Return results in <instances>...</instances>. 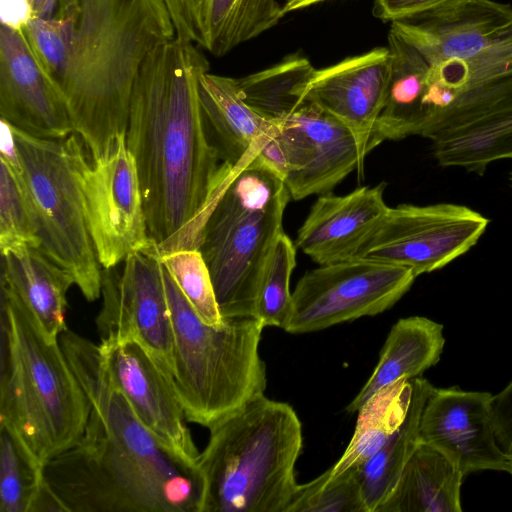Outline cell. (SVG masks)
Listing matches in <instances>:
<instances>
[{
  "label": "cell",
  "instance_id": "cell-1",
  "mask_svg": "<svg viewBox=\"0 0 512 512\" xmlns=\"http://www.w3.org/2000/svg\"><path fill=\"white\" fill-rule=\"evenodd\" d=\"M202 49L177 36L143 63L131 95L126 144L136 161L148 235L160 257L199 249L213 203L232 171L211 142L199 80Z\"/></svg>",
  "mask_w": 512,
  "mask_h": 512
},
{
  "label": "cell",
  "instance_id": "cell-2",
  "mask_svg": "<svg viewBox=\"0 0 512 512\" xmlns=\"http://www.w3.org/2000/svg\"><path fill=\"white\" fill-rule=\"evenodd\" d=\"M77 378L90 403L85 431L43 467L65 512H201L198 467L149 432L101 365Z\"/></svg>",
  "mask_w": 512,
  "mask_h": 512
},
{
  "label": "cell",
  "instance_id": "cell-3",
  "mask_svg": "<svg viewBox=\"0 0 512 512\" xmlns=\"http://www.w3.org/2000/svg\"><path fill=\"white\" fill-rule=\"evenodd\" d=\"M56 16L67 35L59 88L75 133L96 160L126 134L137 75L175 29L163 0H63Z\"/></svg>",
  "mask_w": 512,
  "mask_h": 512
},
{
  "label": "cell",
  "instance_id": "cell-4",
  "mask_svg": "<svg viewBox=\"0 0 512 512\" xmlns=\"http://www.w3.org/2000/svg\"><path fill=\"white\" fill-rule=\"evenodd\" d=\"M90 403L61 348L1 281L0 423L44 465L76 444Z\"/></svg>",
  "mask_w": 512,
  "mask_h": 512
},
{
  "label": "cell",
  "instance_id": "cell-5",
  "mask_svg": "<svg viewBox=\"0 0 512 512\" xmlns=\"http://www.w3.org/2000/svg\"><path fill=\"white\" fill-rule=\"evenodd\" d=\"M197 467L201 512H286L299 484L302 427L287 403L259 395L209 428Z\"/></svg>",
  "mask_w": 512,
  "mask_h": 512
},
{
  "label": "cell",
  "instance_id": "cell-6",
  "mask_svg": "<svg viewBox=\"0 0 512 512\" xmlns=\"http://www.w3.org/2000/svg\"><path fill=\"white\" fill-rule=\"evenodd\" d=\"M258 140L233 168L213 203L199 250L223 319L255 317L260 275L283 230L290 194L260 156Z\"/></svg>",
  "mask_w": 512,
  "mask_h": 512
},
{
  "label": "cell",
  "instance_id": "cell-7",
  "mask_svg": "<svg viewBox=\"0 0 512 512\" xmlns=\"http://www.w3.org/2000/svg\"><path fill=\"white\" fill-rule=\"evenodd\" d=\"M163 280L173 329V386L186 420L211 428L264 394L266 368L259 355L264 326L255 317L208 325L164 266Z\"/></svg>",
  "mask_w": 512,
  "mask_h": 512
},
{
  "label": "cell",
  "instance_id": "cell-8",
  "mask_svg": "<svg viewBox=\"0 0 512 512\" xmlns=\"http://www.w3.org/2000/svg\"><path fill=\"white\" fill-rule=\"evenodd\" d=\"M10 128L39 250L70 274L86 300L94 301L101 296L102 270L79 184L84 142L77 133L53 140Z\"/></svg>",
  "mask_w": 512,
  "mask_h": 512
},
{
  "label": "cell",
  "instance_id": "cell-9",
  "mask_svg": "<svg viewBox=\"0 0 512 512\" xmlns=\"http://www.w3.org/2000/svg\"><path fill=\"white\" fill-rule=\"evenodd\" d=\"M415 278L408 268L360 257L320 265L296 284L284 330L309 333L382 313L400 300Z\"/></svg>",
  "mask_w": 512,
  "mask_h": 512
},
{
  "label": "cell",
  "instance_id": "cell-10",
  "mask_svg": "<svg viewBox=\"0 0 512 512\" xmlns=\"http://www.w3.org/2000/svg\"><path fill=\"white\" fill-rule=\"evenodd\" d=\"M488 224V218L464 205L400 204L389 207L354 257L405 267L417 277L468 252Z\"/></svg>",
  "mask_w": 512,
  "mask_h": 512
},
{
  "label": "cell",
  "instance_id": "cell-11",
  "mask_svg": "<svg viewBox=\"0 0 512 512\" xmlns=\"http://www.w3.org/2000/svg\"><path fill=\"white\" fill-rule=\"evenodd\" d=\"M84 212L103 269L153 242L148 235L136 161L120 135L98 159L85 155L79 167Z\"/></svg>",
  "mask_w": 512,
  "mask_h": 512
},
{
  "label": "cell",
  "instance_id": "cell-12",
  "mask_svg": "<svg viewBox=\"0 0 512 512\" xmlns=\"http://www.w3.org/2000/svg\"><path fill=\"white\" fill-rule=\"evenodd\" d=\"M101 296L100 340H136L171 373L173 329L156 244L129 254L121 272L102 269Z\"/></svg>",
  "mask_w": 512,
  "mask_h": 512
},
{
  "label": "cell",
  "instance_id": "cell-13",
  "mask_svg": "<svg viewBox=\"0 0 512 512\" xmlns=\"http://www.w3.org/2000/svg\"><path fill=\"white\" fill-rule=\"evenodd\" d=\"M421 136L441 167L481 176L491 163L512 159V75L459 96Z\"/></svg>",
  "mask_w": 512,
  "mask_h": 512
},
{
  "label": "cell",
  "instance_id": "cell-14",
  "mask_svg": "<svg viewBox=\"0 0 512 512\" xmlns=\"http://www.w3.org/2000/svg\"><path fill=\"white\" fill-rule=\"evenodd\" d=\"M103 365L140 422L173 455L197 467L199 451L186 425L172 376L136 340H100Z\"/></svg>",
  "mask_w": 512,
  "mask_h": 512
},
{
  "label": "cell",
  "instance_id": "cell-15",
  "mask_svg": "<svg viewBox=\"0 0 512 512\" xmlns=\"http://www.w3.org/2000/svg\"><path fill=\"white\" fill-rule=\"evenodd\" d=\"M276 125L290 198L329 193L352 171H362L366 156L352 130L310 100Z\"/></svg>",
  "mask_w": 512,
  "mask_h": 512
},
{
  "label": "cell",
  "instance_id": "cell-16",
  "mask_svg": "<svg viewBox=\"0 0 512 512\" xmlns=\"http://www.w3.org/2000/svg\"><path fill=\"white\" fill-rule=\"evenodd\" d=\"M488 392L434 388L423 407L419 438L444 454L464 475L480 470L509 472L510 456L498 445Z\"/></svg>",
  "mask_w": 512,
  "mask_h": 512
},
{
  "label": "cell",
  "instance_id": "cell-17",
  "mask_svg": "<svg viewBox=\"0 0 512 512\" xmlns=\"http://www.w3.org/2000/svg\"><path fill=\"white\" fill-rule=\"evenodd\" d=\"M0 116L13 127L44 139L75 133L64 96L24 31L0 25Z\"/></svg>",
  "mask_w": 512,
  "mask_h": 512
},
{
  "label": "cell",
  "instance_id": "cell-18",
  "mask_svg": "<svg viewBox=\"0 0 512 512\" xmlns=\"http://www.w3.org/2000/svg\"><path fill=\"white\" fill-rule=\"evenodd\" d=\"M391 64L389 48L376 47L315 69L307 85L306 98L349 127L365 156L385 105Z\"/></svg>",
  "mask_w": 512,
  "mask_h": 512
},
{
  "label": "cell",
  "instance_id": "cell-19",
  "mask_svg": "<svg viewBox=\"0 0 512 512\" xmlns=\"http://www.w3.org/2000/svg\"><path fill=\"white\" fill-rule=\"evenodd\" d=\"M385 183L346 195L322 194L297 232L295 245L319 265L354 257L389 210Z\"/></svg>",
  "mask_w": 512,
  "mask_h": 512
},
{
  "label": "cell",
  "instance_id": "cell-20",
  "mask_svg": "<svg viewBox=\"0 0 512 512\" xmlns=\"http://www.w3.org/2000/svg\"><path fill=\"white\" fill-rule=\"evenodd\" d=\"M176 36L221 57L284 17L277 0H163Z\"/></svg>",
  "mask_w": 512,
  "mask_h": 512
},
{
  "label": "cell",
  "instance_id": "cell-21",
  "mask_svg": "<svg viewBox=\"0 0 512 512\" xmlns=\"http://www.w3.org/2000/svg\"><path fill=\"white\" fill-rule=\"evenodd\" d=\"M199 99L209 138L221 161L234 168L254 144L277 130V125L254 111L243 99L237 79L204 73Z\"/></svg>",
  "mask_w": 512,
  "mask_h": 512
},
{
  "label": "cell",
  "instance_id": "cell-22",
  "mask_svg": "<svg viewBox=\"0 0 512 512\" xmlns=\"http://www.w3.org/2000/svg\"><path fill=\"white\" fill-rule=\"evenodd\" d=\"M1 256V281L31 311L46 336L58 340L68 329L66 295L75 285L73 278L38 248L19 247Z\"/></svg>",
  "mask_w": 512,
  "mask_h": 512
},
{
  "label": "cell",
  "instance_id": "cell-23",
  "mask_svg": "<svg viewBox=\"0 0 512 512\" xmlns=\"http://www.w3.org/2000/svg\"><path fill=\"white\" fill-rule=\"evenodd\" d=\"M391 77L385 105L373 127L368 150L385 140L422 135L429 123L424 106L427 64L419 52L391 29Z\"/></svg>",
  "mask_w": 512,
  "mask_h": 512
},
{
  "label": "cell",
  "instance_id": "cell-24",
  "mask_svg": "<svg viewBox=\"0 0 512 512\" xmlns=\"http://www.w3.org/2000/svg\"><path fill=\"white\" fill-rule=\"evenodd\" d=\"M444 343L442 324L421 316L399 319L387 336L374 371L346 410L358 412L382 387L420 377L438 363Z\"/></svg>",
  "mask_w": 512,
  "mask_h": 512
},
{
  "label": "cell",
  "instance_id": "cell-25",
  "mask_svg": "<svg viewBox=\"0 0 512 512\" xmlns=\"http://www.w3.org/2000/svg\"><path fill=\"white\" fill-rule=\"evenodd\" d=\"M463 478L444 454L420 441L376 512H461Z\"/></svg>",
  "mask_w": 512,
  "mask_h": 512
},
{
  "label": "cell",
  "instance_id": "cell-26",
  "mask_svg": "<svg viewBox=\"0 0 512 512\" xmlns=\"http://www.w3.org/2000/svg\"><path fill=\"white\" fill-rule=\"evenodd\" d=\"M410 381L412 393L404 421L376 454L356 467L369 512H376L391 493L420 442V417L433 386L422 377Z\"/></svg>",
  "mask_w": 512,
  "mask_h": 512
},
{
  "label": "cell",
  "instance_id": "cell-27",
  "mask_svg": "<svg viewBox=\"0 0 512 512\" xmlns=\"http://www.w3.org/2000/svg\"><path fill=\"white\" fill-rule=\"evenodd\" d=\"M412 393L410 380H400L376 391L358 410L354 434L330 476L358 467L376 454L404 421Z\"/></svg>",
  "mask_w": 512,
  "mask_h": 512
},
{
  "label": "cell",
  "instance_id": "cell-28",
  "mask_svg": "<svg viewBox=\"0 0 512 512\" xmlns=\"http://www.w3.org/2000/svg\"><path fill=\"white\" fill-rule=\"evenodd\" d=\"M315 68L300 53L237 79L245 102L266 120L278 124L306 101V89Z\"/></svg>",
  "mask_w": 512,
  "mask_h": 512
},
{
  "label": "cell",
  "instance_id": "cell-29",
  "mask_svg": "<svg viewBox=\"0 0 512 512\" xmlns=\"http://www.w3.org/2000/svg\"><path fill=\"white\" fill-rule=\"evenodd\" d=\"M43 482V466L0 423V512H30Z\"/></svg>",
  "mask_w": 512,
  "mask_h": 512
},
{
  "label": "cell",
  "instance_id": "cell-30",
  "mask_svg": "<svg viewBox=\"0 0 512 512\" xmlns=\"http://www.w3.org/2000/svg\"><path fill=\"white\" fill-rule=\"evenodd\" d=\"M33 216L18 171L15 146L0 151V252L19 247L39 249Z\"/></svg>",
  "mask_w": 512,
  "mask_h": 512
},
{
  "label": "cell",
  "instance_id": "cell-31",
  "mask_svg": "<svg viewBox=\"0 0 512 512\" xmlns=\"http://www.w3.org/2000/svg\"><path fill=\"white\" fill-rule=\"evenodd\" d=\"M296 245L284 233L275 240L264 263L257 289L255 318L262 325L284 329L292 307L290 278L296 266Z\"/></svg>",
  "mask_w": 512,
  "mask_h": 512
},
{
  "label": "cell",
  "instance_id": "cell-32",
  "mask_svg": "<svg viewBox=\"0 0 512 512\" xmlns=\"http://www.w3.org/2000/svg\"><path fill=\"white\" fill-rule=\"evenodd\" d=\"M286 512H369L356 467L299 484Z\"/></svg>",
  "mask_w": 512,
  "mask_h": 512
},
{
  "label": "cell",
  "instance_id": "cell-33",
  "mask_svg": "<svg viewBox=\"0 0 512 512\" xmlns=\"http://www.w3.org/2000/svg\"><path fill=\"white\" fill-rule=\"evenodd\" d=\"M160 258L202 321L220 327L224 319L219 311L210 271L200 250L184 249Z\"/></svg>",
  "mask_w": 512,
  "mask_h": 512
},
{
  "label": "cell",
  "instance_id": "cell-34",
  "mask_svg": "<svg viewBox=\"0 0 512 512\" xmlns=\"http://www.w3.org/2000/svg\"><path fill=\"white\" fill-rule=\"evenodd\" d=\"M23 31L37 58L59 87L67 65V35L62 18L34 17Z\"/></svg>",
  "mask_w": 512,
  "mask_h": 512
},
{
  "label": "cell",
  "instance_id": "cell-35",
  "mask_svg": "<svg viewBox=\"0 0 512 512\" xmlns=\"http://www.w3.org/2000/svg\"><path fill=\"white\" fill-rule=\"evenodd\" d=\"M458 0H375L373 15L383 22L408 19Z\"/></svg>",
  "mask_w": 512,
  "mask_h": 512
},
{
  "label": "cell",
  "instance_id": "cell-36",
  "mask_svg": "<svg viewBox=\"0 0 512 512\" xmlns=\"http://www.w3.org/2000/svg\"><path fill=\"white\" fill-rule=\"evenodd\" d=\"M491 420L496 441L507 454L512 455V381L490 402Z\"/></svg>",
  "mask_w": 512,
  "mask_h": 512
},
{
  "label": "cell",
  "instance_id": "cell-37",
  "mask_svg": "<svg viewBox=\"0 0 512 512\" xmlns=\"http://www.w3.org/2000/svg\"><path fill=\"white\" fill-rule=\"evenodd\" d=\"M33 18L30 0H0V25L23 31Z\"/></svg>",
  "mask_w": 512,
  "mask_h": 512
},
{
  "label": "cell",
  "instance_id": "cell-38",
  "mask_svg": "<svg viewBox=\"0 0 512 512\" xmlns=\"http://www.w3.org/2000/svg\"><path fill=\"white\" fill-rule=\"evenodd\" d=\"M34 10V17H55L61 8L63 0H30Z\"/></svg>",
  "mask_w": 512,
  "mask_h": 512
},
{
  "label": "cell",
  "instance_id": "cell-39",
  "mask_svg": "<svg viewBox=\"0 0 512 512\" xmlns=\"http://www.w3.org/2000/svg\"><path fill=\"white\" fill-rule=\"evenodd\" d=\"M327 0H286L282 6V12L285 16L288 13L307 8L311 5L318 4Z\"/></svg>",
  "mask_w": 512,
  "mask_h": 512
},
{
  "label": "cell",
  "instance_id": "cell-40",
  "mask_svg": "<svg viewBox=\"0 0 512 512\" xmlns=\"http://www.w3.org/2000/svg\"><path fill=\"white\" fill-rule=\"evenodd\" d=\"M509 473L512 475V455H510V469Z\"/></svg>",
  "mask_w": 512,
  "mask_h": 512
},
{
  "label": "cell",
  "instance_id": "cell-41",
  "mask_svg": "<svg viewBox=\"0 0 512 512\" xmlns=\"http://www.w3.org/2000/svg\"><path fill=\"white\" fill-rule=\"evenodd\" d=\"M510 181H511V184H512V172L510 173Z\"/></svg>",
  "mask_w": 512,
  "mask_h": 512
}]
</instances>
